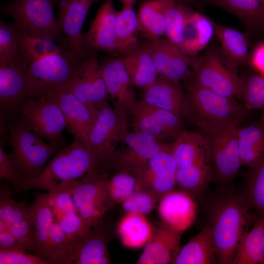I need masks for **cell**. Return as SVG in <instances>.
I'll return each instance as SVG.
<instances>
[{
	"instance_id": "6da1fadb",
	"label": "cell",
	"mask_w": 264,
	"mask_h": 264,
	"mask_svg": "<svg viewBox=\"0 0 264 264\" xmlns=\"http://www.w3.org/2000/svg\"><path fill=\"white\" fill-rule=\"evenodd\" d=\"M249 210L242 196L223 197L212 204L208 222L218 263L233 264L243 236L257 218Z\"/></svg>"
},
{
	"instance_id": "7a4b0ae2",
	"label": "cell",
	"mask_w": 264,
	"mask_h": 264,
	"mask_svg": "<svg viewBox=\"0 0 264 264\" xmlns=\"http://www.w3.org/2000/svg\"><path fill=\"white\" fill-rule=\"evenodd\" d=\"M97 170H102L89 149L81 139L74 136L72 142L56 153L38 175L23 179L17 191L53 189Z\"/></svg>"
},
{
	"instance_id": "3957f363",
	"label": "cell",
	"mask_w": 264,
	"mask_h": 264,
	"mask_svg": "<svg viewBox=\"0 0 264 264\" xmlns=\"http://www.w3.org/2000/svg\"><path fill=\"white\" fill-rule=\"evenodd\" d=\"M248 110L234 97L225 96L188 81L182 117L197 125L202 122L237 127Z\"/></svg>"
},
{
	"instance_id": "277c9868",
	"label": "cell",
	"mask_w": 264,
	"mask_h": 264,
	"mask_svg": "<svg viewBox=\"0 0 264 264\" xmlns=\"http://www.w3.org/2000/svg\"><path fill=\"white\" fill-rule=\"evenodd\" d=\"M84 56L63 49L58 53L28 64V98H52L65 90Z\"/></svg>"
},
{
	"instance_id": "5b68a950",
	"label": "cell",
	"mask_w": 264,
	"mask_h": 264,
	"mask_svg": "<svg viewBox=\"0 0 264 264\" xmlns=\"http://www.w3.org/2000/svg\"><path fill=\"white\" fill-rule=\"evenodd\" d=\"M57 0H12L1 6L2 13L14 20L20 30L38 38L57 42L67 49L65 37L61 32L54 13Z\"/></svg>"
},
{
	"instance_id": "8992f818",
	"label": "cell",
	"mask_w": 264,
	"mask_h": 264,
	"mask_svg": "<svg viewBox=\"0 0 264 264\" xmlns=\"http://www.w3.org/2000/svg\"><path fill=\"white\" fill-rule=\"evenodd\" d=\"M128 113L107 101L96 112L94 123L88 138V148L100 168L106 172L128 132Z\"/></svg>"
},
{
	"instance_id": "52a82bcc",
	"label": "cell",
	"mask_w": 264,
	"mask_h": 264,
	"mask_svg": "<svg viewBox=\"0 0 264 264\" xmlns=\"http://www.w3.org/2000/svg\"><path fill=\"white\" fill-rule=\"evenodd\" d=\"M7 141L12 151L7 155L24 179L38 175L49 158L60 148L44 141L25 124L23 120L9 128Z\"/></svg>"
},
{
	"instance_id": "ba28073f",
	"label": "cell",
	"mask_w": 264,
	"mask_h": 264,
	"mask_svg": "<svg viewBox=\"0 0 264 264\" xmlns=\"http://www.w3.org/2000/svg\"><path fill=\"white\" fill-rule=\"evenodd\" d=\"M108 179L106 172L97 170L61 185L71 194L77 213L90 229L99 224L104 214L114 206L108 194Z\"/></svg>"
},
{
	"instance_id": "9c48e42d",
	"label": "cell",
	"mask_w": 264,
	"mask_h": 264,
	"mask_svg": "<svg viewBox=\"0 0 264 264\" xmlns=\"http://www.w3.org/2000/svg\"><path fill=\"white\" fill-rule=\"evenodd\" d=\"M197 126L209 145L214 177L222 183L231 182L242 166L237 127L206 122Z\"/></svg>"
},
{
	"instance_id": "30bf717a",
	"label": "cell",
	"mask_w": 264,
	"mask_h": 264,
	"mask_svg": "<svg viewBox=\"0 0 264 264\" xmlns=\"http://www.w3.org/2000/svg\"><path fill=\"white\" fill-rule=\"evenodd\" d=\"M24 123L37 135L60 148L66 123L59 106L50 97L29 98L21 105Z\"/></svg>"
},
{
	"instance_id": "8fae6325",
	"label": "cell",
	"mask_w": 264,
	"mask_h": 264,
	"mask_svg": "<svg viewBox=\"0 0 264 264\" xmlns=\"http://www.w3.org/2000/svg\"><path fill=\"white\" fill-rule=\"evenodd\" d=\"M188 81L230 97L240 98L242 78L235 70L225 66L214 53H207L192 61Z\"/></svg>"
},
{
	"instance_id": "7c38bea8",
	"label": "cell",
	"mask_w": 264,
	"mask_h": 264,
	"mask_svg": "<svg viewBox=\"0 0 264 264\" xmlns=\"http://www.w3.org/2000/svg\"><path fill=\"white\" fill-rule=\"evenodd\" d=\"M128 114L131 116L132 131L146 133L163 143L174 141L185 131L182 118L143 100L137 101Z\"/></svg>"
},
{
	"instance_id": "4fadbf2b",
	"label": "cell",
	"mask_w": 264,
	"mask_h": 264,
	"mask_svg": "<svg viewBox=\"0 0 264 264\" xmlns=\"http://www.w3.org/2000/svg\"><path fill=\"white\" fill-rule=\"evenodd\" d=\"M65 90L72 93L95 113L107 101L109 96L97 51H89L81 59Z\"/></svg>"
},
{
	"instance_id": "5bb4252c",
	"label": "cell",
	"mask_w": 264,
	"mask_h": 264,
	"mask_svg": "<svg viewBox=\"0 0 264 264\" xmlns=\"http://www.w3.org/2000/svg\"><path fill=\"white\" fill-rule=\"evenodd\" d=\"M122 143L126 147L122 151H117L110 168L130 173L137 179L149 160L169 144L161 142L146 133L134 131L128 132Z\"/></svg>"
},
{
	"instance_id": "9a60e30c",
	"label": "cell",
	"mask_w": 264,
	"mask_h": 264,
	"mask_svg": "<svg viewBox=\"0 0 264 264\" xmlns=\"http://www.w3.org/2000/svg\"><path fill=\"white\" fill-rule=\"evenodd\" d=\"M177 167L172 152V144L154 156L138 179V190L149 193L156 201L176 185Z\"/></svg>"
},
{
	"instance_id": "2e32d148",
	"label": "cell",
	"mask_w": 264,
	"mask_h": 264,
	"mask_svg": "<svg viewBox=\"0 0 264 264\" xmlns=\"http://www.w3.org/2000/svg\"><path fill=\"white\" fill-rule=\"evenodd\" d=\"M28 64L19 52L0 64V103L3 112L14 109L28 98Z\"/></svg>"
},
{
	"instance_id": "e0dca14e",
	"label": "cell",
	"mask_w": 264,
	"mask_h": 264,
	"mask_svg": "<svg viewBox=\"0 0 264 264\" xmlns=\"http://www.w3.org/2000/svg\"><path fill=\"white\" fill-rule=\"evenodd\" d=\"M143 45L151 54L158 75L178 82L189 78L194 57L161 37L148 40Z\"/></svg>"
},
{
	"instance_id": "ac0fdd59",
	"label": "cell",
	"mask_w": 264,
	"mask_h": 264,
	"mask_svg": "<svg viewBox=\"0 0 264 264\" xmlns=\"http://www.w3.org/2000/svg\"><path fill=\"white\" fill-rule=\"evenodd\" d=\"M99 0H57L58 25L66 39L67 50L80 56L88 51L83 44L84 22L92 4Z\"/></svg>"
},
{
	"instance_id": "d6986e66",
	"label": "cell",
	"mask_w": 264,
	"mask_h": 264,
	"mask_svg": "<svg viewBox=\"0 0 264 264\" xmlns=\"http://www.w3.org/2000/svg\"><path fill=\"white\" fill-rule=\"evenodd\" d=\"M117 13L113 0H106L102 4L89 29L83 35V44L86 50L119 55L115 39Z\"/></svg>"
},
{
	"instance_id": "ffe728a7",
	"label": "cell",
	"mask_w": 264,
	"mask_h": 264,
	"mask_svg": "<svg viewBox=\"0 0 264 264\" xmlns=\"http://www.w3.org/2000/svg\"><path fill=\"white\" fill-rule=\"evenodd\" d=\"M12 193L10 188L0 186V220L6 223L26 250H31L33 230L30 205L16 201L11 198Z\"/></svg>"
},
{
	"instance_id": "44dd1931",
	"label": "cell",
	"mask_w": 264,
	"mask_h": 264,
	"mask_svg": "<svg viewBox=\"0 0 264 264\" xmlns=\"http://www.w3.org/2000/svg\"><path fill=\"white\" fill-rule=\"evenodd\" d=\"M101 68L107 92L114 108L128 113L137 102L133 86L121 59L110 58L103 60Z\"/></svg>"
},
{
	"instance_id": "7402d4cb",
	"label": "cell",
	"mask_w": 264,
	"mask_h": 264,
	"mask_svg": "<svg viewBox=\"0 0 264 264\" xmlns=\"http://www.w3.org/2000/svg\"><path fill=\"white\" fill-rule=\"evenodd\" d=\"M182 234L165 223L161 224L154 229L136 264H173L180 248Z\"/></svg>"
},
{
	"instance_id": "603a6c76",
	"label": "cell",
	"mask_w": 264,
	"mask_h": 264,
	"mask_svg": "<svg viewBox=\"0 0 264 264\" xmlns=\"http://www.w3.org/2000/svg\"><path fill=\"white\" fill-rule=\"evenodd\" d=\"M52 98L62 112L66 128L74 137L81 139L88 148V136L95 122L96 112H92L74 95L67 91H62Z\"/></svg>"
},
{
	"instance_id": "cb8c5ba5",
	"label": "cell",
	"mask_w": 264,
	"mask_h": 264,
	"mask_svg": "<svg viewBox=\"0 0 264 264\" xmlns=\"http://www.w3.org/2000/svg\"><path fill=\"white\" fill-rule=\"evenodd\" d=\"M158 211L164 223L183 232L193 223L196 206L189 194L183 191H171L159 201Z\"/></svg>"
},
{
	"instance_id": "d4e9b609",
	"label": "cell",
	"mask_w": 264,
	"mask_h": 264,
	"mask_svg": "<svg viewBox=\"0 0 264 264\" xmlns=\"http://www.w3.org/2000/svg\"><path fill=\"white\" fill-rule=\"evenodd\" d=\"M184 93L180 82L158 75L155 80L144 90L142 100L182 118Z\"/></svg>"
},
{
	"instance_id": "484cf974",
	"label": "cell",
	"mask_w": 264,
	"mask_h": 264,
	"mask_svg": "<svg viewBox=\"0 0 264 264\" xmlns=\"http://www.w3.org/2000/svg\"><path fill=\"white\" fill-rule=\"evenodd\" d=\"M30 208L33 230L31 251L47 262L49 234L54 220L47 194L36 193Z\"/></svg>"
},
{
	"instance_id": "4316f807",
	"label": "cell",
	"mask_w": 264,
	"mask_h": 264,
	"mask_svg": "<svg viewBox=\"0 0 264 264\" xmlns=\"http://www.w3.org/2000/svg\"><path fill=\"white\" fill-rule=\"evenodd\" d=\"M242 166L255 168L264 159V112L252 124L236 128Z\"/></svg>"
},
{
	"instance_id": "83f0119b",
	"label": "cell",
	"mask_w": 264,
	"mask_h": 264,
	"mask_svg": "<svg viewBox=\"0 0 264 264\" xmlns=\"http://www.w3.org/2000/svg\"><path fill=\"white\" fill-rule=\"evenodd\" d=\"M94 227L74 247L70 257L71 264L111 263L107 235L100 228V223Z\"/></svg>"
},
{
	"instance_id": "f1b7e54d",
	"label": "cell",
	"mask_w": 264,
	"mask_h": 264,
	"mask_svg": "<svg viewBox=\"0 0 264 264\" xmlns=\"http://www.w3.org/2000/svg\"><path fill=\"white\" fill-rule=\"evenodd\" d=\"M214 33V22L211 20L189 9L183 32L182 51L195 57L208 44Z\"/></svg>"
},
{
	"instance_id": "f546056e",
	"label": "cell",
	"mask_w": 264,
	"mask_h": 264,
	"mask_svg": "<svg viewBox=\"0 0 264 264\" xmlns=\"http://www.w3.org/2000/svg\"><path fill=\"white\" fill-rule=\"evenodd\" d=\"M217 262L211 230L207 221L196 236L180 247L173 264H212Z\"/></svg>"
},
{
	"instance_id": "4dcf8cb0",
	"label": "cell",
	"mask_w": 264,
	"mask_h": 264,
	"mask_svg": "<svg viewBox=\"0 0 264 264\" xmlns=\"http://www.w3.org/2000/svg\"><path fill=\"white\" fill-rule=\"evenodd\" d=\"M123 64L133 86L144 90L158 75L153 59L144 45L122 57Z\"/></svg>"
},
{
	"instance_id": "1f68e13d",
	"label": "cell",
	"mask_w": 264,
	"mask_h": 264,
	"mask_svg": "<svg viewBox=\"0 0 264 264\" xmlns=\"http://www.w3.org/2000/svg\"><path fill=\"white\" fill-rule=\"evenodd\" d=\"M174 0H146L138 9V30L148 40L161 38L165 34V15Z\"/></svg>"
},
{
	"instance_id": "d6a6232c",
	"label": "cell",
	"mask_w": 264,
	"mask_h": 264,
	"mask_svg": "<svg viewBox=\"0 0 264 264\" xmlns=\"http://www.w3.org/2000/svg\"><path fill=\"white\" fill-rule=\"evenodd\" d=\"M177 169L211 158L209 145L200 133L184 131L172 144Z\"/></svg>"
},
{
	"instance_id": "836d02e7",
	"label": "cell",
	"mask_w": 264,
	"mask_h": 264,
	"mask_svg": "<svg viewBox=\"0 0 264 264\" xmlns=\"http://www.w3.org/2000/svg\"><path fill=\"white\" fill-rule=\"evenodd\" d=\"M215 33L220 41L226 66L233 70L249 59L247 44L239 31L214 22Z\"/></svg>"
},
{
	"instance_id": "e575fe53",
	"label": "cell",
	"mask_w": 264,
	"mask_h": 264,
	"mask_svg": "<svg viewBox=\"0 0 264 264\" xmlns=\"http://www.w3.org/2000/svg\"><path fill=\"white\" fill-rule=\"evenodd\" d=\"M233 264H264V216L259 214L243 236Z\"/></svg>"
},
{
	"instance_id": "d590c367",
	"label": "cell",
	"mask_w": 264,
	"mask_h": 264,
	"mask_svg": "<svg viewBox=\"0 0 264 264\" xmlns=\"http://www.w3.org/2000/svg\"><path fill=\"white\" fill-rule=\"evenodd\" d=\"M153 230L146 215L136 213H127L117 227L122 244L132 248L144 246L151 238Z\"/></svg>"
},
{
	"instance_id": "8d00e7d4",
	"label": "cell",
	"mask_w": 264,
	"mask_h": 264,
	"mask_svg": "<svg viewBox=\"0 0 264 264\" xmlns=\"http://www.w3.org/2000/svg\"><path fill=\"white\" fill-rule=\"evenodd\" d=\"M214 178L211 158H209L177 169L176 185L188 194H197L202 192Z\"/></svg>"
},
{
	"instance_id": "74e56055",
	"label": "cell",
	"mask_w": 264,
	"mask_h": 264,
	"mask_svg": "<svg viewBox=\"0 0 264 264\" xmlns=\"http://www.w3.org/2000/svg\"><path fill=\"white\" fill-rule=\"evenodd\" d=\"M137 16L133 6L123 5L117 13L115 39L119 55L122 57L135 49L139 44L137 39Z\"/></svg>"
},
{
	"instance_id": "f35d334b",
	"label": "cell",
	"mask_w": 264,
	"mask_h": 264,
	"mask_svg": "<svg viewBox=\"0 0 264 264\" xmlns=\"http://www.w3.org/2000/svg\"><path fill=\"white\" fill-rule=\"evenodd\" d=\"M233 13L254 30L264 29V0H208Z\"/></svg>"
},
{
	"instance_id": "ab89813d",
	"label": "cell",
	"mask_w": 264,
	"mask_h": 264,
	"mask_svg": "<svg viewBox=\"0 0 264 264\" xmlns=\"http://www.w3.org/2000/svg\"><path fill=\"white\" fill-rule=\"evenodd\" d=\"M242 196L250 209L264 216V159L247 172Z\"/></svg>"
},
{
	"instance_id": "60d3db41",
	"label": "cell",
	"mask_w": 264,
	"mask_h": 264,
	"mask_svg": "<svg viewBox=\"0 0 264 264\" xmlns=\"http://www.w3.org/2000/svg\"><path fill=\"white\" fill-rule=\"evenodd\" d=\"M18 29L20 36L19 52L27 64L58 53L64 49L57 45L53 41L35 37L24 31Z\"/></svg>"
},
{
	"instance_id": "b9f144b4",
	"label": "cell",
	"mask_w": 264,
	"mask_h": 264,
	"mask_svg": "<svg viewBox=\"0 0 264 264\" xmlns=\"http://www.w3.org/2000/svg\"><path fill=\"white\" fill-rule=\"evenodd\" d=\"M75 245L68 239L59 223L54 220L50 228L47 262L49 264H71Z\"/></svg>"
},
{
	"instance_id": "7bdbcfd3",
	"label": "cell",
	"mask_w": 264,
	"mask_h": 264,
	"mask_svg": "<svg viewBox=\"0 0 264 264\" xmlns=\"http://www.w3.org/2000/svg\"><path fill=\"white\" fill-rule=\"evenodd\" d=\"M189 10L178 0H174L166 12L165 35L181 50L184 29Z\"/></svg>"
},
{
	"instance_id": "ee69618b",
	"label": "cell",
	"mask_w": 264,
	"mask_h": 264,
	"mask_svg": "<svg viewBox=\"0 0 264 264\" xmlns=\"http://www.w3.org/2000/svg\"><path fill=\"white\" fill-rule=\"evenodd\" d=\"M240 98L247 110H259L264 112V75L254 74L242 78Z\"/></svg>"
},
{
	"instance_id": "f6af8a7d",
	"label": "cell",
	"mask_w": 264,
	"mask_h": 264,
	"mask_svg": "<svg viewBox=\"0 0 264 264\" xmlns=\"http://www.w3.org/2000/svg\"><path fill=\"white\" fill-rule=\"evenodd\" d=\"M107 189L110 198L114 206L121 203L138 190V181L134 176L119 171L108 179Z\"/></svg>"
},
{
	"instance_id": "bcb514c9",
	"label": "cell",
	"mask_w": 264,
	"mask_h": 264,
	"mask_svg": "<svg viewBox=\"0 0 264 264\" xmlns=\"http://www.w3.org/2000/svg\"><path fill=\"white\" fill-rule=\"evenodd\" d=\"M20 36L18 27L13 24L0 22V64L14 58L20 51Z\"/></svg>"
},
{
	"instance_id": "7dc6e473",
	"label": "cell",
	"mask_w": 264,
	"mask_h": 264,
	"mask_svg": "<svg viewBox=\"0 0 264 264\" xmlns=\"http://www.w3.org/2000/svg\"><path fill=\"white\" fill-rule=\"evenodd\" d=\"M46 194L55 220L76 210L71 194L64 186L60 185L49 190Z\"/></svg>"
},
{
	"instance_id": "c3c4849f",
	"label": "cell",
	"mask_w": 264,
	"mask_h": 264,
	"mask_svg": "<svg viewBox=\"0 0 264 264\" xmlns=\"http://www.w3.org/2000/svg\"><path fill=\"white\" fill-rule=\"evenodd\" d=\"M56 221L75 246L91 229L87 227L76 210L66 214Z\"/></svg>"
},
{
	"instance_id": "681fc988",
	"label": "cell",
	"mask_w": 264,
	"mask_h": 264,
	"mask_svg": "<svg viewBox=\"0 0 264 264\" xmlns=\"http://www.w3.org/2000/svg\"><path fill=\"white\" fill-rule=\"evenodd\" d=\"M157 202L149 193L138 190L121 203L127 213H136L144 215L150 213Z\"/></svg>"
},
{
	"instance_id": "f907efd6",
	"label": "cell",
	"mask_w": 264,
	"mask_h": 264,
	"mask_svg": "<svg viewBox=\"0 0 264 264\" xmlns=\"http://www.w3.org/2000/svg\"><path fill=\"white\" fill-rule=\"evenodd\" d=\"M3 145V143L0 141V178L12 184L15 191H17L24 178L12 164L7 154L4 152Z\"/></svg>"
},
{
	"instance_id": "816d5d0a",
	"label": "cell",
	"mask_w": 264,
	"mask_h": 264,
	"mask_svg": "<svg viewBox=\"0 0 264 264\" xmlns=\"http://www.w3.org/2000/svg\"><path fill=\"white\" fill-rule=\"evenodd\" d=\"M0 264H48L39 256L22 250H0Z\"/></svg>"
},
{
	"instance_id": "f5cc1de1",
	"label": "cell",
	"mask_w": 264,
	"mask_h": 264,
	"mask_svg": "<svg viewBox=\"0 0 264 264\" xmlns=\"http://www.w3.org/2000/svg\"><path fill=\"white\" fill-rule=\"evenodd\" d=\"M22 250L26 251L14 237L6 223L0 220V250Z\"/></svg>"
},
{
	"instance_id": "db71d44e",
	"label": "cell",
	"mask_w": 264,
	"mask_h": 264,
	"mask_svg": "<svg viewBox=\"0 0 264 264\" xmlns=\"http://www.w3.org/2000/svg\"><path fill=\"white\" fill-rule=\"evenodd\" d=\"M249 60L251 65L259 73L264 75V43L255 48Z\"/></svg>"
},
{
	"instance_id": "11a10c76",
	"label": "cell",
	"mask_w": 264,
	"mask_h": 264,
	"mask_svg": "<svg viewBox=\"0 0 264 264\" xmlns=\"http://www.w3.org/2000/svg\"><path fill=\"white\" fill-rule=\"evenodd\" d=\"M123 5H134L136 0H121Z\"/></svg>"
}]
</instances>
